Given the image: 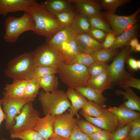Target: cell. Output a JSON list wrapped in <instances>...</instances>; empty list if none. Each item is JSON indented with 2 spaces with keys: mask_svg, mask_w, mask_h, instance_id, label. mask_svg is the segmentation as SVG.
<instances>
[{
  "mask_svg": "<svg viewBox=\"0 0 140 140\" xmlns=\"http://www.w3.org/2000/svg\"><path fill=\"white\" fill-rule=\"evenodd\" d=\"M34 26L33 32L37 34L51 39L66 26L41 3L37 2L30 9Z\"/></svg>",
  "mask_w": 140,
  "mask_h": 140,
  "instance_id": "1",
  "label": "cell"
},
{
  "mask_svg": "<svg viewBox=\"0 0 140 140\" xmlns=\"http://www.w3.org/2000/svg\"><path fill=\"white\" fill-rule=\"evenodd\" d=\"M38 99L44 115L50 114L55 116L71 107L66 92L62 90L51 92L42 91L39 94Z\"/></svg>",
  "mask_w": 140,
  "mask_h": 140,
  "instance_id": "2",
  "label": "cell"
},
{
  "mask_svg": "<svg viewBox=\"0 0 140 140\" xmlns=\"http://www.w3.org/2000/svg\"><path fill=\"white\" fill-rule=\"evenodd\" d=\"M35 67L32 51L25 52L9 62L5 74L13 80H28L32 78Z\"/></svg>",
  "mask_w": 140,
  "mask_h": 140,
  "instance_id": "3",
  "label": "cell"
},
{
  "mask_svg": "<svg viewBox=\"0 0 140 140\" xmlns=\"http://www.w3.org/2000/svg\"><path fill=\"white\" fill-rule=\"evenodd\" d=\"M58 73L63 83L74 89L87 86L90 77L87 67L79 64H67L64 62L58 69Z\"/></svg>",
  "mask_w": 140,
  "mask_h": 140,
  "instance_id": "4",
  "label": "cell"
},
{
  "mask_svg": "<svg viewBox=\"0 0 140 140\" xmlns=\"http://www.w3.org/2000/svg\"><path fill=\"white\" fill-rule=\"evenodd\" d=\"M5 32L4 37L7 42H16L23 33L29 31H33L34 22L30 13L24 12L19 17L14 16L8 17L5 21Z\"/></svg>",
  "mask_w": 140,
  "mask_h": 140,
  "instance_id": "5",
  "label": "cell"
},
{
  "mask_svg": "<svg viewBox=\"0 0 140 140\" xmlns=\"http://www.w3.org/2000/svg\"><path fill=\"white\" fill-rule=\"evenodd\" d=\"M32 52L35 67H47L58 70L64 63L60 52L46 43Z\"/></svg>",
  "mask_w": 140,
  "mask_h": 140,
  "instance_id": "6",
  "label": "cell"
},
{
  "mask_svg": "<svg viewBox=\"0 0 140 140\" xmlns=\"http://www.w3.org/2000/svg\"><path fill=\"white\" fill-rule=\"evenodd\" d=\"M40 117L39 112L34 108L32 102L27 103L16 117L15 124L9 130V133L33 128Z\"/></svg>",
  "mask_w": 140,
  "mask_h": 140,
  "instance_id": "7",
  "label": "cell"
},
{
  "mask_svg": "<svg viewBox=\"0 0 140 140\" xmlns=\"http://www.w3.org/2000/svg\"><path fill=\"white\" fill-rule=\"evenodd\" d=\"M140 11L139 8L134 13L127 16H120L106 12L103 14L112 30L118 36L137 23V16Z\"/></svg>",
  "mask_w": 140,
  "mask_h": 140,
  "instance_id": "8",
  "label": "cell"
},
{
  "mask_svg": "<svg viewBox=\"0 0 140 140\" xmlns=\"http://www.w3.org/2000/svg\"><path fill=\"white\" fill-rule=\"evenodd\" d=\"M131 51L130 47L128 45L126 46L108 66L107 70L110 78L111 88L117 84L127 73L125 69V62Z\"/></svg>",
  "mask_w": 140,
  "mask_h": 140,
  "instance_id": "9",
  "label": "cell"
},
{
  "mask_svg": "<svg viewBox=\"0 0 140 140\" xmlns=\"http://www.w3.org/2000/svg\"><path fill=\"white\" fill-rule=\"evenodd\" d=\"M30 99H7L2 98L1 103L2 110L6 117L5 128L9 130L15 123L16 117L20 113L24 105L27 103L34 101Z\"/></svg>",
  "mask_w": 140,
  "mask_h": 140,
  "instance_id": "10",
  "label": "cell"
},
{
  "mask_svg": "<svg viewBox=\"0 0 140 140\" xmlns=\"http://www.w3.org/2000/svg\"><path fill=\"white\" fill-rule=\"evenodd\" d=\"M53 129L54 134L67 140L69 137L78 119L69 113L55 116Z\"/></svg>",
  "mask_w": 140,
  "mask_h": 140,
  "instance_id": "11",
  "label": "cell"
},
{
  "mask_svg": "<svg viewBox=\"0 0 140 140\" xmlns=\"http://www.w3.org/2000/svg\"><path fill=\"white\" fill-rule=\"evenodd\" d=\"M86 120L103 130L111 133L120 127L118 120L113 114L105 108L102 114L97 117L89 116L80 112Z\"/></svg>",
  "mask_w": 140,
  "mask_h": 140,
  "instance_id": "12",
  "label": "cell"
},
{
  "mask_svg": "<svg viewBox=\"0 0 140 140\" xmlns=\"http://www.w3.org/2000/svg\"><path fill=\"white\" fill-rule=\"evenodd\" d=\"M37 2L35 0H0V15L6 16L9 13L28 11Z\"/></svg>",
  "mask_w": 140,
  "mask_h": 140,
  "instance_id": "13",
  "label": "cell"
},
{
  "mask_svg": "<svg viewBox=\"0 0 140 140\" xmlns=\"http://www.w3.org/2000/svg\"><path fill=\"white\" fill-rule=\"evenodd\" d=\"M107 110L117 118L120 127L125 125L140 118V113L126 106L123 103L117 107H111Z\"/></svg>",
  "mask_w": 140,
  "mask_h": 140,
  "instance_id": "14",
  "label": "cell"
},
{
  "mask_svg": "<svg viewBox=\"0 0 140 140\" xmlns=\"http://www.w3.org/2000/svg\"><path fill=\"white\" fill-rule=\"evenodd\" d=\"M75 6L78 13L88 17L101 16V5L98 1L70 0Z\"/></svg>",
  "mask_w": 140,
  "mask_h": 140,
  "instance_id": "15",
  "label": "cell"
},
{
  "mask_svg": "<svg viewBox=\"0 0 140 140\" xmlns=\"http://www.w3.org/2000/svg\"><path fill=\"white\" fill-rule=\"evenodd\" d=\"M78 34L71 25L65 26L51 39H47L46 43L51 47L57 48L64 43L75 39Z\"/></svg>",
  "mask_w": 140,
  "mask_h": 140,
  "instance_id": "16",
  "label": "cell"
},
{
  "mask_svg": "<svg viewBox=\"0 0 140 140\" xmlns=\"http://www.w3.org/2000/svg\"><path fill=\"white\" fill-rule=\"evenodd\" d=\"M55 116L50 114L39 117L33 128L45 140H48L54 135L53 127Z\"/></svg>",
  "mask_w": 140,
  "mask_h": 140,
  "instance_id": "17",
  "label": "cell"
},
{
  "mask_svg": "<svg viewBox=\"0 0 140 140\" xmlns=\"http://www.w3.org/2000/svg\"><path fill=\"white\" fill-rule=\"evenodd\" d=\"M75 40L82 52L93 54L103 48L102 43L96 40L87 34H78Z\"/></svg>",
  "mask_w": 140,
  "mask_h": 140,
  "instance_id": "18",
  "label": "cell"
},
{
  "mask_svg": "<svg viewBox=\"0 0 140 140\" xmlns=\"http://www.w3.org/2000/svg\"><path fill=\"white\" fill-rule=\"evenodd\" d=\"M29 80H14L12 83L7 84L3 89V98L13 99L23 98Z\"/></svg>",
  "mask_w": 140,
  "mask_h": 140,
  "instance_id": "19",
  "label": "cell"
},
{
  "mask_svg": "<svg viewBox=\"0 0 140 140\" xmlns=\"http://www.w3.org/2000/svg\"><path fill=\"white\" fill-rule=\"evenodd\" d=\"M66 93L71 103V107L69 109V113L73 116L76 115L79 119L80 116L78 114V111L83 107L88 100L72 88L68 87Z\"/></svg>",
  "mask_w": 140,
  "mask_h": 140,
  "instance_id": "20",
  "label": "cell"
},
{
  "mask_svg": "<svg viewBox=\"0 0 140 140\" xmlns=\"http://www.w3.org/2000/svg\"><path fill=\"white\" fill-rule=\"evenodd\" d=\"M41 4L53 14L73 11L70 0H47Z\"/></svg>",
  "mask_w": 140,
  "mask_h": 140,
  "instance_id": "21",
  "label": "cell"
},
{
  "mask_svg": "<svg viewBox=\"0 0 140 140\" xmlns=\"http://www.w3.org/2000/svg\"><path fill=\"white\" fill-rule=\"evenodd\" d=\"M75 89L88 101L93 102L100 106L105 107L107 99L103 95V92L88 86L77 87Z\"/></svg>",
  "mask_w": 140,
  "mask_h": 140,
  "instance_id": "22",
  "label": "cell"
},
{
  "mask_svg": "<svg viewBox=\"0 0 140 140\" xmlns=\"http://www.w3.org/2000/svg\"><path fill=\"white\" fill-rule=\"evenodd\" d=\"M139 28V24H136L123 32L116 37L113 45L110 48L116 50L128 45L131 40L137 37Z\"/></svg>",
  "mask_w": 140,
  "mask_h": 140,
  "instance_id": "23",
  "label": "cell"
},
{
  "mask_svg": "<svg viewBox=\"0 0 140 140\" xmlns=\"http://www.w3.org/2000/svg\"><path fill=\"white\" fill-rule=\"evenodd\" d=\"M87 86L103 92L111 88L110 78L107 70L97 76H90L87 82Z\"/></svg>",
  "mask_w": 140,
  "mask_h": 140,
  "instance_id": "24",
  "label": "cell"
},
{
  "mask_svg": "<svg viewBox=\"0 0 140 140\" xmlns=\"http://www.w3.org/2000/svg\"><path fill=\"white\" fill-rule=\"evenodd\" d=\"M56 49L61 53L64 63L73 59L81 52L75 39L64 43Z\"/></svg>",
  "mask_w": 140,
  "mask_h": 140,
  "instance_id": "25",
  "label": "cell"
},
{
  "mask_svg": "<svg viewBox=\"0 0 140 140\" xmlns=\"http://www.w3.org/2000/svg\"><path fill=\"white\" fill-rule=\"evenodd\" d=\"M124 91L117 89L115 91V93L118 95H122L125 100H126L123 103L128 108L133 110L140 111V98L130 88Z\"/></svg>",
  "mask_w": 140,
  "mask_h": 140,
  "instance_id": "26",
  "label": "cell"
},
{
  "mask_svg": "<svg viewBox=\"0 0 140 140\" xmlns=\"http://www.w3.org/2000/svg\"><path fill=\"white\" fill-rule=\"evenodd\" d=\"M71 25L78 34H87L92 28L88 17L78 13Z\"/></svg>",
  "mask_w": 140,
  "mask_h": 140,
  "instance_id": "27",
  "label": "cell"
},
{
  "mask_svg": "<svg viewBox=\"0 0 140 140\" xmlns=\"http://www.w3.org/2000/svg\"><path fill=\"white\" fill-rule=\"evenodd\" d=\"M40 88L45 92H51L58 89V78L55 74H51L38 79Z\"/></svg>",
  "mask_w": 140,
  "mask_h": 140,
  "instance_id": "28",
  "label": "cell"
},
{
  "mask_svg": "<svg viewBox=\"0 0 140 140\" xmlns=\"http://www.w3.org/2000/svg\"><path fill=\"white\" fill-rule=\"evenodd\" d=\"M104 107L88 100L81 109L80 112L89 116L97 117L102 114Z\"/></svg>",
  "mask_w": 140,
  "mask_h": 140,
  "instance_id": "29",
  "label": "cell"
},
{
  "mask_svg": "<svg viewBox=\"0 0 140 140\" xmlns=\"http://www.w3.org/2000/svg\"><path fill=\"white\" fill-rule=\"evenodd\" d=\"M10 137L21 140H45L33 128L10 134Z\"/></svg>",
  "mask_w": 140,
  "mask_h": 140,
  "instance_id": "30",
  "label": "cell"
},
{
  "mask_svg": "<svg viewBox=\"0 0 140 140\" xmlns=\"http://www.w3.org/2000/svg\"><path fill=\"white\" fill-rule=\"evenodd\" d=\"M40 87L38 79L32 78L29 81L25 88L23 98L35 100Z\"/></svg>",
  "mask_w": 140,
  "mask_h": 140,
  "instance_id": "31",
  "label": "cell"
},
{
  "mask_svg": "<svg viewBox=\"0 0 140 140\" xmlns=\"http://www.w3.org/2000/svg\"><path fill=\"white\" fill-rule=\"evenodd\" d=\"M95 62L93 54L81 52L73 59L64 63L67 64H79L88 67Z\"/></svg>",
  "mask_w": 140,
  "mask_h": 140,
  "instance_id": "32",
  "label": "cell"
},
{
  "mask_svg": "<svg viewBox=\"0 0 140 140\" xmlns=\"http://www.w3.org/2000/svg\"><path fill=\"white\" fill-rule=\"evenodd\" d=\"M116 50L103 48L93 54L95 62L107 63L117 54Z\"/></svg>",
  "mask_w": 140,
  "mask_h": 140,
  "instance_id": "33",
  "label": "cell"
},
{
  "mask_svg": "<svg viewBox=\"0 0 140 140\" xmlns=\"http://www.w3.org/2000/svg\"><path fill=\"white\" fill-rule=\"evenodd\" d=\"M117 84L125 90L130 87L140 90V80L133 77L128 72L120 80Z\"/></svg>",
  "mask_w": 140,
  "mask_h": 140,
  "instance_id": "34",
  "label": "cell"
},
{
  "mask_svg": "<svg viewBox=\"0 0 140 140\" xmlns=\"http://www.w3.org/2000/svg\"><path fill=\"white\" fill-rule=\"evenodd\" d=\"M88 17L92 28L101 30L107 33L114 32L102 15Z\"/></svg>",
  "mask_w": 140,
  "mask_h": 140,
  "instance_id": "35",
  "label": "cell"
},
{
  "mask_svg": "<svg viewBox=\"0 0 140 140\" xmlns=\"http://www.w3.org/2000/svg\"><path fill=\"white\" fill-rule=\"evenodd\" d=\"M130 1L129 0H101L99 1L101 7L105 10L106 12L115 13L118 7Z\"/></svg>",
  "mask_w": 140,
  "mask_h": 140,
  "instance_id": "36",
  "label": "cell"
},
{
  "mask_svg": "<svg viewBox=\"0 0 140 140\" xmlns=\"http://www.w3.org/2000/svg\"><path fill=\"white\" fill-rule=\"evenodd\" d=\"M77 124L83 133L88 135L102 130L87 120L78 119Z\"/></svg>",
  "mask_w": 140,
  "mask_h": 140,
  "instance_id": "37",
  "label": "cell"
},
{
  "mask_svg": "<svg viewBox=\"0 0 140 140\" xmlns=\"http://www.w3.org/2000/svg\"><path fill=\"white\" fill-rule=\"evenodd\" d=\"M57 73H58V70L51 67H35L33 72L32 78L38 79Z\"/></svg>",
  "mask_w": 140,
  "mask_h": 140,
  "instance_id": "38",
  "label": "cell"
},
{
  "mask_svg": "<svg viewBox=\"0 0 140 140\" xmlns=\"http://www.w3.org/2000/svg\"><path fill=\"white\" fill-rule=\"evenodd\" d=\"M76 13L73 11L55 13L53 15L62 23L66 26L72 23Z\"/></svg>",
  "mask_w": 140,
  "mask_h": 140,
  "instance_id": "39",
  "label": "cell"
},
{
  "mask_svg": "<svg viewBox=\"0 0 140 140\" xmlns=\"http://www.w3.org/2000/svg\"><path fill=\"white\" fill-rule=\"evenodd\" d=\"M108 66L107 63L95 62L87 67L88 71L90 76H95L106 70Z\"/></svg>",
  "mask_w": 140,
  "mask_h": 140,
  "instance_id": "40",
  "label": "cell"
},
{
  "mask_svg": "<svg viewBox=\"0 0 140 140\" xmlns=\"http://www.w3.org/2000/svg\"><path fill=\"white\" fill-rule=\"evenodd\" d=\"M131 123L118 128L112 133V140H124L127 138Z\"/></svg>",
  "mask_w": 140,
  "mask_h": 140,
  "instance_id": "41",
  "label": "cell"
},
{
  "mask_svg": "<svg viewBox=\"0 0 140 140\" xmlns=\"http://www.w3.org/2000/svg\"><path fill=\"white\" fill-rule=\"evenodd\" d=\"M127 138L131 140L140 139V118L131 122V127Z\"/></svg>",
  "mask_w": 140,
  "mask_h": 140,
  "instance_id": "42",
  "label": "cell"
},
{
  "mask_svg": "<svg viewBox=\"0 0 140 140\" xmlns=\"http://www.w3.org/2000/svg\"><path fill=\"white\" fill-rule=\"evenodd\" d=\"M67 140H92L87 134L82 132L77 124L74 128L72 133Z\"/></svg>",
  "mask_w": 140,
  "mask_h": 140,
  "instance_id": "43",
  "label": "cell"
},
{
  "mask_svg": "<svg viewBox=\"0 0 140 140\" xmlns=\"http://www.w3.org/2000/svg\"><path fill=\"white\" fill-rule=\"evenodd\" d=\"M87 135L92 140H112V133L103 130Z\"/></svg>",
  "mask_w": 140,
  "mask_h": 140,
  "instance_id": "44",
  "label": "cell"
},
{
  "mask_svg": "<svg viewBox=\"0 0 140 140\" xmlns=\"http://www.w3.org/2000/svg\"><path fill=\"white\" fill-rule=\"evenodd\" d=\"M107 33L101 30L92 28L87 34L96 40L101 43L103 41Z\"/></svg>",
  "mask_w": 140,
  "mask_h": 140,
  "instance_id": "45",
  "label": "cell"
},
{
  "mask_svg": "<svg viewBox=\"0 0 140 140\" xmlns=\"http://www.w3.org/2000/svg\"><path fill=\"white\" fill-rule=\"evenodd\" d=\"M116 35L114 32L107 33L102 43L103 48H110L113 45L115 40Z\"/></svg>",
  "mask_w": 140,
  "mask_h": 140,
  "instance_id": "46",
  "label": "cell"
},
{
  "mask_svg": "<svg viewBox=\"0 0 140 140\" xmlns=\"http://www.w3.org/2000/svg\"><path fill=\"white\" fill-rule=\"evenodd\" d=\"M127 63L130 67L132 70L137 71L138 70L136 64V60L133 57L128 58Z\"/></svg>",
  "mask_w": 140,
  "mask_h": 140,
  "instance_id": "47",
  "label": "cell"
},
{
  "mask_svg": "<svg viewBox=\"0 0 140 140\" xmlns=\"http://www.w3.org/2000/svg\"><path fill=\"white\" fill-rule=\"evenodd\" d=\"M138 43V40L137 37H134L131 40L128 45L130 47L131 51H133L135 46Z\"/></svg>",
  "mask_w": 140,
  "mask_h": 140,
  "instance_id": "48",
  "label": "cell"
},
{
  "mask_svg": "<svg viewBox=\"0 0 140 140\" xmlns=\"http://www.w3.org/2000/svg\"><path fill=\"white\" fill-rule=\"evenodd\" d=\"M6 117L2 110L1 103V99L0 98V126L2 122L5 120Z\"/></svg>",
  "mask_w": 140,
  "mask_h": 140,
  "instance_id": "49",
  "label": "cell"
},
{
  "mask_svg": "<svg viewBox=\"0 0 140 140\" xmlns=\"http://www.w3.org/2000/svg\"><path fill=\"white\" fill-rule=\"evenodd\" d=\"M48 140H66L54 134Z\"/></svg>",
  "mask_w": 140,
  "mask_h": 140,
  "instance_id": "50",
  "label": "cell"
},
{
  "mask_svg": "<svg viewBox=\"0 0 140 140\" xmlns=\"http://www.w3.org/2000/svg\"><path fill=\"white\" fill-rule=\"evenodd\" d=\"M134 51L135 52H139L140 51V44L138 43L135 46Z\"/></svg>",
  "mask_w": 140,
  "mask_h": 140,
  "instance_id": "51",
  "label": "cell"
},
{
  "mask_svg": "<svg viewBox=\"0 0 140 140\" xmlns=\"http://www.w3.org/2000/svg\"><path fill=\"white\" fill-rule=\"evenodd\" d=\"M136 64L138 69H140V60H136Z\"/></svg>",
  "mask_w": 140,
  "mask_h": 140,
  "instance_id": "52",
  "label": "cell"
},
{
  "mask_svg": "<svg viewBox=\"0 0 140 140\" xmlns=\"http://www.w3.org/2000/svg\"><path fill=\"white\" fill-rule=\"evenodd\" d=\"M1 140H8L4 138H1Z\"/></svg>",
  "mask_w": 140,
  "mask_h": 140,
  "instance_id": "53",
  "label": "cell"
},
{
  "mask_svg": "<svg viewBox=\"0 0 140 140\" xmlns=\"http://www.w3.org/2000/svg\"><path fill=\"white\" fill-rule=\"evenodd\" d=\"M124 140H131V139H130L128 138H127L126 139H124Z\"/></svg>",
  "mask_w": 140,
  "mask_h": 140,
  "instance_id": "54",
  "label": "cell"
},
{
  "mask_svg": "<svg viewBox=\"0 0 140 140\" xmlns=\"http://www.w3.org/2000/svg\"><path fill=\"white\" fill-rule=\"evenodd\" d=\"M140 140V139H139V140Z\"/></svg>",
  "mask_w": 140,
  "mask_h": 140,
  "instance_id": "55",
  "label": "cell"
}]
</instances>
